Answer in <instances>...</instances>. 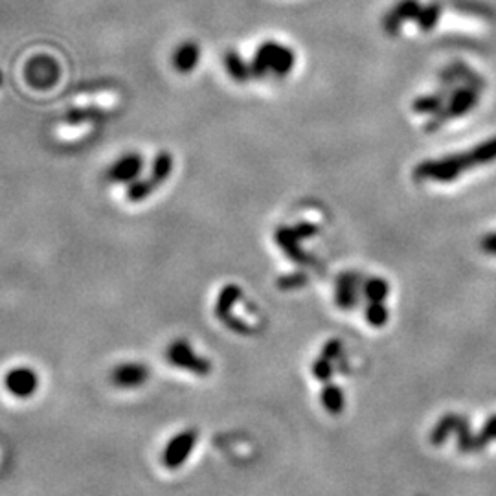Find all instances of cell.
<instances>
[{"mask_svg":"<svg viewBox=\"0 0 496 496\" xmlns=\"http://www.w3.org/2000/svg\"><path fill=\"white\" fill-rule=\"evenodd\" d=\"M171 173H173V157L167 151H160L157 157H155V160H153L151 175H149V178L157 184L158 188V186H162V184L166 182L167 178L171 177Z\"/></svg>","mask_w":496,"mask_h":496,"instance_id":"cell-21","label":"cell"},{"mask_svg":"<svg viewBox=\"0 0 496 496\" xmlns=\"http://www.w3.org/2000/svg\"><path fill=\"white\" fill-rule=\"evenodd\" d=\"M443 13V4L441 2H430V4L421 8V13L418 17V26L421 32H432L438 26L439 17Z\"/></svg>","mask_w":496,"mask_h":496,"instance_id":"cell-24","label":"cell"},{"mask_svg":"<svg viewBox=\"0 0 496 496\" xmlns=\"http://www.w3.org/2000/svg\"><path fill=\"white\" fill-rule=\"evenodd\" d=\"M481 252H486L489 256H496V232H491L481 237L480 241Z\"/></svg>","mask_w":496,"mask_h":496,"instance_id":"cell-30","label":"cell"},{"mask_svg":"<svg viewBox=\"0 0 496 496\" xmlns=\"http://www.w3.org/2000/svg\"><path fill=\"white\" fill-rule=\"evenodd\" d=\"M294 65H296V53L293 52V48L277 41H265L257 46L254 58L250 59L252 78H287L289 74L293 72Z\"/></svg>","mask_w":496,"mask_h":496,"instance_id":"cell-1","label":"cell"},{"mask_svg":"<svg viewBox=\"0 0 496 496\" xmlns=\"http://www.w3.org/2000/svg\"><path fill=\"white\" fill-rule=\"evenodd\" d=\"M320 404L330 416H340L345 410L344 390L334 382H324L320 390Z\"/></svg>","mask_w":496,"mask_h":496,"instance_id":"cell-16","label":"cell"},{"mask_svg":"<svg viewBox=\"0 0 496 496\" xmlns=\"http://www.w3.org/2000/svg\"><path fill=\"white\" fill-rule=\"evenodd\" d=\"M340 353H342V342H340L339 339H333L330 340V342H325V345L322 348V355L331 359V361H334Z\"/></svg>","mask_w":496,"mask_h":496,"instance_id":"cell-29","label":"cell"},{"mask_svg":"<svg viewBox=\"0 0 496 496\" xmlns=\"http://www.w3.org/2000/svg\"><path fill=\"white\" fill-rule=\"evenodd\" d=\"M452 6H454V10L461 11V13H467V15H474V17L495 15L489 6L474 2V0H452Z\"/></svg>","mask_w":496,"mask_h":496,"instance_id":"cell-26","label":"cell"},{"mask_svg":"<svg viewBox=\"0 0 496 496\" xmlns=\"http://www.w3.org/2000/svg\"><path fill=\"white\" fill-rule=\"evenodd\" d=\"M157 189V184L151 178H136L135 182L126 186V197L129 203H142L147 197H151L153 191Z\"/></svg>","mask_w":496,"mask_h":496,"instance_id":"cell-23","label":"cell"},{"mask_svg":"<svg viewBox=\"0 0 496 496\" xmlns=\"http://www.w3.org/2000/svg\"><path fill=\"white\" fill-rule=\"evenodd\" d=\"M167 362L177 368V370L189 371L197 377H208L212 371V362L209 359H204L194 350V345L189 344L186 339H175L169 342L166 350Z\"/></svg>","mask_w":496,"mask_h":496,"instance_id":"cell-5","label":"cell"},{"mask_svg":"<svg viewBox=\"0 0 496 496\" xmlns=\"http://www.w3.org/2000/svg\"><path fill=\"white\" fill-rule=\"evenodd\" d=\"M469 157L472 160V166H486L496 160V136L489 138V140L480 142L478 146H474L469 151Z\"/></svg>","mask_w":496,"mask_h":496,"instance_id":"cell-22","label":"cell"},{"mask_svg":"<svg viewBox=\"0 0 496 496\" xmlns=\"http://www.w3.org/2000/svg\"><path fill=\"white\" fill-rule=\"evenodd\" d=\"M318 226L311 225V223H300L296 226H280L276 232H274V241H276L277 248H282L283 254L294 263H303L309 262L307 254L303 250L300 243L303 239H311L314 235L318 234Z\"/></svg>","mask_w":496,"mask_h":496,"instance_id":"cell-4","label":"cell"},{"mask_svg":"<svg viewBox=\"0 0 496 496\" xmlns=\"http://www.w3.org/2000/svg\"><path fill=\"white\" fill-rule=\"evenodd\" d=\"M144 169V158L138 153H126L123 157L110 164L107 169V180L112 184H131L140 178Z\"/></svg>","mask_w":496,"mask_h":496,"instance_id":"cell-13","label":"cell"},{"mask_svg":"<svg viewBox=\"0 0 496 496\" xmlns=\"http://www.w3.org/2000/svg\"><path fill=\"white\" fill-rule=\"evenodd\" d=\"M423 4L419 0H399L386 15L382 17V30L388 35H397L407 21H418Z\"/></svg>","mask_w":496,"mask_h":496,"instance_id":"cell-11","label":"cell"},{"mask_svg":"<svg viewBox=\"0 0 496 496\" xmlns=\"http://www.w3.org/2000/svg\"><path fill=\"white\" fill-rule=\"evenodd\" d=\"M198 61H200V48L194 41L182 42L180 46L175 48L171 55V65L178 74L194 72Z\"/></svg>","mask_w":496,"mask_h":496,"instance_id":"cell-15","label":"cell"},{"mask_svg":"<svg viewBox=\"0 0 496 496\" xmlns=\"http://www.w3.org/2000/svg\"><path fill=\"white\" fill-rule=\"evenodd\" d=\"M362 280L357 272H344L336 277L334 285V303L344 311H351L359 305L362 296Z\"/></svg>","mask_w":496,"mask_h":496,"instance_id":"cell-12","label":"cell"},{"mask_svg":"<svg viewBox=\"0 0 496 496\" xmlns=\"http://www.w3.org/2000/svg\"><path fill=\"white\" fill-rule=\"evenodd\" d=\"M438 78L439 85H445V87H450V89H456L458 85H467V87L480 90V92L487 89L486 78H481L480 74L474 72L465 61H452V63H449L443 70H439Z\"/></svg>","mask_w":496,"mask_h":496,"instance_id":"cell-8","label":"cell"},{"mask_svg":"<svg viewBox=\"0 0 496 496\" xmlns=\"http://www.w3.org/2000/svg\"><path fill=\"white\" fill-rule=\"evenodd\" d=\"M198 441V432L195 429H184L177 432L166 443L160 456V461L166 469L177 470L180 469L188 458L194 454L195 447Z\"/></svg>","mask_w":496,"mask_h":496,"instance_id":"cell-6","label":"cell"},{"mask_svg":"<svg viewBox=\"0 0 496 496\" xmlns=\"http://www.w3.org/2000/svg\"><path fill=\"white\" fill-rule=\"evenodd\" d=\"M241 298H243V291H241L239 285H235V283L225 285L219 291V294H217V300H215V316L219 320L228 318L232 309H234V305L239 302Z\"/></svg>","mask_w":496,"mask_h":496,"instance_id":"cell-18","label":"cell"},{"mask_svg":"<svg viewBox=\"0 0 496 496\" xmlns=\"http://www.w3.org/2000/svg\"><path fill=\"white\" fill-rule=\"evenodd\" d=\"M478 103H480V90L467 87V85H458V87L452 90V94H450L449 101H447L443 109L430 116V120L425 123V131H439L449 120H454V118H461V116L469 114L470 110L474 109Z\"/></svg>","mask_w":496,"mask_h":496,"instance_id":"cell-3","label":"cell"},{"mask_svg":"<svg viewBox=\"0 0 496 496\" xmlns=\"http://www.w3.org/2000/svg\"><path fill=\"white\" fill-rule=\"evenodd\" d=\"M149 379V368L142 362H121L110 371V382L120 390H135Z\"/></svg>","mask_w":496,"mask_h":496,"instance_id":"cell-10","label":"cell"},{"mask_svg":"<svg viewBox=\"0 0 496 496\" xmlns=\"http://www.w3.org/2000/svg\"><path fill=\"white\" fill-rule=\"evenodd\" d=\"M223 63H225L226 74L230 76L232 81L235 83H246L252 78V68L250 63H246L243 55L235 50H226L223 55Z\"/></svg>","mask_w":496,"mask_h":496,"instance_id":"cell-17","label":"cell"},{"mask_svg":"<svg viewBox=\"0 0 496 496\" xmlns=\"http://www.w3.org/2000/svg\"><path fill=\"white\" fill-rule=\"evenodd\" d=\"M452 90L454 89L445 87V85H439V89L436 90V92H432V94L419 96V98L413 99V103H412L413 112H416V114H423V116L436 114V112H439V110L443 109L445 105H447L450 94H452Z\"/></svg>","mask_w":496,"mask_h":496,"instance_id":"cell-14","label":"cell"},{"mask_svg":"<svg viewBox=\"0 0 496 496\" xmlns=\"http://www.w3.org/2000/svg\"><path fill=\"white\" fill-rule=\"evenodd\" d=\"M390 294V283L384 277L371 276L362 283V296L370 302H386Z\"/></svg>","mask_w":496,"mask_h":496,"instance_id":"cell-19","label":"cell"},{"mask_svg":"<svg viewBox=\"0 0 496 496\" xmlns=\"http://www.w3.org/2000/svg\"><path fill=\"white\" fill-rule=\"evenodd\" d=\"M461 416H456V413H447L443 418L439 419L438 425L434 427L432 434H430V441L432 445H441L449 439L450 434H456L458 430V425H460Z\"/></svg>","mask_w":496,"mask_h":496,"instance_id":"cell-20","label":"cell"},{"mask_svg":"<svg viewBox=\"0 0 496 496\" xmlns=\"http://www.w3.org/2000/svg\"><path fill=\"white\" fill-rule=\"evenodd\" d=\"M478 436H480L484 447H487L491 441H496V413L487 419L484 429H481V432L478 434Z\"/></svg>","mask_w":496,"mask_h":496,"instance_id":"cell-28","label":"cell"},{"mask_svg":"<svg viewBox=\"0 0 496 496\" xmlns=\"http://www.w3.org/2000/svg\"><path fill=\"white\" fill-rule=\"evenodd\" d=\"M333 361L327 357L320 355L313 364V375L316 381L320 382H330L331 375H333Z\"/></svg>","mask_w":496,"mask_h":496,"instance_id":"cell-27","label":"cell"},{"mask_svg":"<svg viewBox=\"0 0 496 496\" xmlns=\"http://www.w3.org/2000/svg\"><path fill=\"white\" fill-rule=\"evenodd\" d=\"M472 160L467 153H458V155H449L443 158H432V160H423L413 169V178L418 182L425 180H434V182H452L456 178L461 177V173L472 169Z\"/></svg>","mask_w":496,"mask_h":496,"instance_id":"cell-2","label":"cell"},{"mask_svg":"<svg viewBox=\"0 0 496 496\" xmlns=\"http://www.w3.org/2000/svg\"><path fill=\"white\" fill-rule=\"evenodd\" d=\"M364 318L371 327H384L390 320V311L384 302H370L364 311Z\"/></svg>","mask_w":496,"mask_h":496,"instance_id":"cell-25","label":"cell"},{"mask_svg":"<svg viewBox=\"0 0 496 496\" xmlns=\"http://www.w3.org/2000/svg\"><path fill=\"white\" fill-rule=\"evenodd\" d=\"M61 68L55 63V59L48 55H37L30 59L26 65V81L33 89H50L58 83Z\"/></svg>","mask_w":496,"mask_h":496,"instance_id":"cell-9","label":"cell"},{"mask_svg":"<svg viewBox=\"0 0 496 496\" xmlns=\"http://www.w3.org/2000/svg\"><path fill=\"white\" fill-rule=\"evenodd\" d=\"M39 373L30 366H13L6 371L4 386L15 399H30L39 390Z\"/></svg>","mask_w":496,"mask_h":496,"instance_id":"cell-7","label":"cell"}]
</instances>
